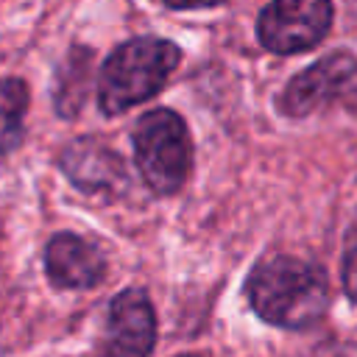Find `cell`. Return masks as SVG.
<instances>
[{
  "mask_svg": "<svg viewBox=\"0 0 357 357\" xmlns=\"http://www.w3.org/2000/svg\"><path fill=\"white\" fill-rule=\"evenodd\" d=\"M245 293L262 321L284 329L315 324L329 301L324 271L301 257L287 254H276L259 262L251 271Z\"/></svg>",
  "mask_w": 357,
  "mask_h": 357,
  "instance_id": "6da1fadb",
  "label": "cell"
},
{
  "mask_svg": "<svg viewBox=\"0 0 357 357\" xmlns=\"http://www.w3.org/2000/svg\"><path fill=\"white\" fill-rule=\"evenodd\" d=\"M178 47L167 39H131L120 45L100 73V109L117 114L156 95L178 64Z\"/></svg>",
  "mask_w": 357,
  "mask_h": 357,
  "instance_id": "7a4b0ae2",
  "label": "cell"
},
{
  "mask_svg": "<svg viewBox=\"0 0 357 357\" xmlns=\"http://www.w3.org/2000/svg\"><path fill=\"white\" fill-rule=\"evenodd\" d=\"M137 167L153 192H176L190 173V137L170 109H153L134 128Z\"/></svg>",
  "mask_w": 357,
  "mask_h": 357,
  "instance_id": "3957f363",
  "label": "cell"
},
{
  "mask_svg": "<svg viewBox=\"0 0 357 357\" xmlns=\"http://www.w3.org/2000/svg\"><path fill=\"white\" fill-rule=\"evenodd\" d=\"M329 22V0H273L259 17V39L273 53H298L318 45Z\"/></svg>",
  "mask_w": 357,
  "mask_h": 357,
  "instance_id": "277c9868",
  "label": "cell"
},
{
  "mask_svg": "<svg viewBox=\"0 0 357 357\" xmlns=\"http://www.w3.org/2000/svg\"><path fill=\"white\" fill-rule=\"evenodd\" d=\"M156 340V315L142 290H123L109 307L100 357H148Z\"/></svg>",
  "mask_w": 357,
  "mask_h": 357,
  "instance_id": "5b68a950",
  "label": "cell"
},
{
  "mask_svg": "<svg viewBox=\"0 0 357 357\" xmlns=\"http://www.w3.org/2000/svg\"><path fill=\"white\" fill-rule=\"evenodd\" d=\"M351 81H357V61L349 56H332L326 61L312 64L304 75H298L284 92V109L290 114H310L318 103H326L335 95H343Z\"/></svg>",
  "mask_w": 357,
  "mask_h": 357,
  "instance_id": "8992f818",
  "label": "cell"
},
{
  "mask_svg": "<svg viewBox=\"0 0 357 357\" xmlns=\"http://www.w3.org/2000/svg\"><path fill=\"white\" fill-rule=\"evenodd\" d=\"M47 276L59 287H92L103 276L100 251L78 234H56L45 251Z\"/></svg>",
  "mask_w": 357,
  "mask_h": 357,
  "instance_id": "52a82bcc",
  "label": "cell"
},
{
  "mask_svg": "<svg viewBox=\"0 0 357 357\" xmlns=\"http://www.w3.org/2000/svg\"><path fill=\"white\" fill-rule=\"evenodd\" d=\"M25 109H28L25 84L17 78H3L0 81V153L20 145Z\"/></svg>",
  "mask_w": 357,
  "mask_h": 357,
  "instance_id": "ba28073f",
  "label": "cell"
},
{
  "mask_svg": "<svg viewBox=\"0 0 357 357\" xmlns=\"http://www.w3.org/2000/svg\"><path fill=\"white\" fill-rule=\"evenodd\" d=\"M343 287L357 301V248H351L346 262H343Z\"/></svg>",
  "mask_w": 357,
  "mask_h": 357,
  "instance_id": "9c48e42d",
  "label": "cell"
},
{
  "mask_svg": "<svg viewBox=\"0 0 357 357\" xmlns=\"http://www.w3.org/2000/svg\"><path fill=\"white\" fill-rule=\"evenodd\" d=\"M173 8H201V6H218L223 0H165Z\"/></svg>",
  "mask_w": 357,
  "mask_h": 357,
  "instance_id": "30bf717a",
  "label": "cell"
}]
</instances>
